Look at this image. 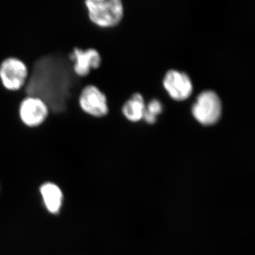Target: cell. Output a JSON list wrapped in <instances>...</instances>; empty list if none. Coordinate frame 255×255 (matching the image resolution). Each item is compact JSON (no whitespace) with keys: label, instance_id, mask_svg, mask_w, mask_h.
Returning a JSON list of instances; mask_svg holds the SVG:
<instances>
[{"label":"cell","instance_id":"1","mask_svg":"<svg viewBox=\"0 0 255 255\" xmlns=\"http://www.w3.org/2000/svg\"><path fill=\"white\" fill-rule=\"evenodd\" d=\"M85 4L90 22L99 27H112L123 18V4L119 0H87Z\"/></svg>","mask_w":255,"mask_h":255},{"label":"cell","instance_id":"2","mask_svg":"<svg viewBox=\"0 0 255 255\" xmlns=\"http://www.w3.org/2000/svg\"><path fill=\"white\" fill-rule=\"evenodd\" d=\"M222 113V104L219 95L207 90L198 96L192 107V114L198 122L204 126H211L219 120Z\"/></svg>","mask_w":255,"mask_h":255},{"label":"cell","instance_id":"3","mask_svg":"<svg viewBox=\"0 0 255 255\" xmlns=\"http://www.w3.org/2000/svg\"><path fill=\"white\" fill-rule=\"evenodd\" d=\"M28 78L27 66L17 58H6L0 64V80L6 90L13 92L22 90Z\"/></svg>","mask_w":255,"mask_h":255},{"label":"cell","instance_id":"4","mask_svg":"<svg viewBox=\"0 0 255 255\" xmlns=\"http://www.w3.org/2000/svg\"><path fill=\"white\" fill-rule=\"evenodd\" d=\"M78 104L82 112L92 118H102L108 114L107 97L95 85H87L82 88Z\"/></svg>","mask_w":255,"mask_h":255},{"label":"cell","instance_id":"5","mask_svg":"<svg viewBox=\"0 0 255 255\" xmlns=\"http://www.w3.org/2000/svg\"><path fill=\"white\" fill-rule=\"evenodd\" d=\"M49 114L48 106L38 97H25L18 108L21 122L28 128H36L44 123Z\"/></svg>","mask_w":255,"mask_h":255},{"label":"cell","instance_id":"6","mask_svg":"<svg viewBox=\"0 0 255 255\" xmlns=\"http://www.w3.org/2000/svg\"><path fill=\"white\" fill-rule=\"evenodd\" d=\"M73 63V71L80 78H87L93 70L100 68L102 58L98 50L94 48L82 49L74 47L70 53Z\"/></svg>","mask_w":255,"mask_h":255},{"label":"cell","instance_id":"7","mask_svg":"<svg viewBox=\"0 0 255 255\" xmlns=\"http://www.w3.org/2000/svg\"><path fill=\"white\" fill-rule=\"evenodd\" d=\"M163 85L169 96L176 101L187 100L193 91L191 79L187 74L177 70H169L166 74Z\"/></svg>","mask_w":255,"mask_h":255},{"label":"cell","instance_id":"8","mask_svg":"<svg viewBox=\"0 0 255 255\" xmlns=\"http://www.w3.org/2000/svg\"><path fill=\"white\" fill-rule=\"evenodd\" d=\"M40 191L47 210L51 214H58L63 200V192L60 188L53 183L47 182L41 186Z\"/></svg>","mask_w":255,"mask_h":255},{"label":"cell","instance_id":"9","mask_svg":"<svg viewBox=\"0 0 255 255\" xmlns=\"http://www.w3.org/2000/svg\"><path fill=\"white\" fill-rule=\"evenodd\" d=\"M145 110L143 97L138 93L134 94L131 99L127 101L123 107V114L126 118L132 122H137L143 118Z\"/></svg>","mask_w":255,"mask_h":255},{"label":"cell","instance_id":"10","mask_svg":"<svg viewBox=\"0 0 255 255\" xmlns=\"http://www.w3.org/2000/svg\"><path fill=\"white\" fill-rule=\"evenodd\" d=\"M162 106L161 102L157 100L151 101L144 112L143 118L147 123L153 124L157 120V116L162 113Z\"/></svg>","mask_w":255,"mask_h":255}]
</instances>
